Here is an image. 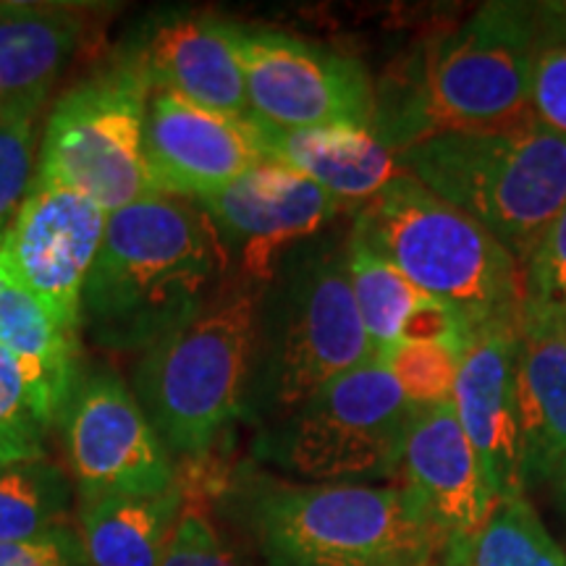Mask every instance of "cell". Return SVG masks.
<instances>
[{"instance_id":"obj_1","label":"cell","mask_w":566,"mask_h":566,"mask_svg":"<svg viewBox=\"0 0 566 566\" xmlns=\"http://www.w3.org/2000/svg\"><path fill=\"white\" fill-rule=\"evenodd\" d=\"M229 258L195 200L153 195L108 212L80 328L101 349L145 352L197 315Z\"/></svg>"},{"instance_id":"obj_2","label":"cell","mask_w":566,"mask_h":566,"mask_svg":"<svg viewBox=\"0 0 566 566\" xmlns=\"http://www.w3.org/2000/svg\"><path fill=\"white\" fill-rule=\"evenodd\" d=\"M231 512L268 566H436L438 543L405 485L289 483L239 470Z\"/></svg>"},{"instance_id":"obj_3","label":"cell","mask_w":566,"mask_h":566,"mask_svg":"<svg viewBox=\"0 0 566 566\" xmlns=\"http://www.w3.org/2000/svg\"><path fill=\"white\" fill-rule=\"evenodd\" d=\"M537 3L493 0L424 42L407 87L375 129L396 153L446 132H483L530 118Z\"/></svg>"},{"instance_id":"obj_4","label":"cell","mask_w":566,"mask_h":566,"mask_svg":"<svg viewBox=\"0 0 566 566\" xmlns=\"http://www.w3.org/2000/svg\"><path fill=\"white\" fill-rule=\"evenodd\" d=\"M265 289L233 273L197 315L142 352L132 391L174 454L208 457L247 415Z\"/></svg>"},{"instance_id":"obj_5","label":"cell","mask_w":566,"mask_h":566,"mask_svg":"<svg viewBox=\"0 0 566 566\" xmlns=\"http://www.w3.org/2000/svg\"><path fill=\"white\" fill-rule=\"evenodd\" d=\"M370 359L375 354L346 271V242L307 239L281 260L265 289L244 420L263 430Z\"/></svg>"},{"instance_id":"obj_6","label":"cell","mask_w":566,"mask_h":566,"mask_svg":"<svg viewBox=\"0 0 566 566\" xmlns=\"http://www.w3.org/2000/svg\"><path fill=\"white\" fill-rule=\"evenodd\" d=\"M399 166L530 258L566 205V137L535 122L483 132H446L399 153Z\"/></svg>"},{"instance_id":"obj_7","label":"cell","mask_w":566,"mask_h":566,"mask_svg":"<svg viewBox=\"0 0 566 566\" xmlns=\"http://www.w3.org/2000/svg\"><path fill=\"white\" fill-rule=\"evenodd\" d=\"M354 226L415 283L475 334L525 313L522 265L475 218L401 174L357 210Z\"/></svg>"},{"instance_id":"obj_8","label":"cell","mask_w":566,"mask_h":566,"mask_svg":"<svg viewBox=\"0 0 566 566\" xmlns=\"http://www.w3.org/2000/svg\"><path fill=\"white\" fill-rule=\"evenodd\" d=\"M412 415L391 370L370 359L258 430L254 457L302 483L378 485L399 475Z\"/></svg>"},{"instance_id":"obj_9","label":"cell","mask_w":566,"mask_h":566,"mask_svg":"<svg viewBox=\"0 0 566 566\" xmlns=\"http://www.w3.org/2000/svg\"><path fill=\"white\" fill-rule=\"evenodd\" d=\"M150 92L124 61L63 92L42 132L34 179L87 197L105 212L160 195L145 155Z\"/></svg>"},{"instance_id":"obj_10","label":"cell","mask_w":566,"mask_h":566,"mask_svg":"<svg viewBox=\"0 0 566 566\" xmlns=\"http://www.w3.org/2000/svg\"><path fill=\"white\" fill-rule=\"evenodd\" d=\"M252 122L273 129L373 126L378 95L363 61L294 34L231 21Z\"/></svg>"},{"instance_id":"obj_11","label":"cell","mask_w":566,"mask_h":566,"mask_svg":"<svg viewBox=\"0 0 566 566\" xmlns=\"http://www.w3.org/2000/svg\"><path fill=\"white\" fill-rule=\"evenodd\" d=\"M59 424L71 475L84 499L153 495L179 488L171 451L116 373L80 375Z\"/></svg>"},{"instance_id":"obj_12","label":"cell","mask_w":566,"mask_h":566,"mask_svg":"<svg viewBox=\"0 0 566 566\" xmlns=\"http://www.w3.org/2000/svg\"><path fill=\"white\" fill-rule=\"evenodd\" d=\"M195 202L208 212L226 258L237 252V275L258 283H271L294 247L346 210L307 176L271 160Z\"/></svg>"},{"instance_id":"obj_13","label":"cell","mask_w":566,"mask_h":566,"mask_svg":"<svg viewBox=\"0 0 566 566\" xmlns=\"http://www.w3.org/2000/svg\"><path fill=\"white\" fill-rule=\"evenodd\" d=\"M108 212L71 189L34 179L0 252L48 315L80 336L82 294L101 252Z\"/></svg>"},{"instance_id":"obj_14","label":"cell","mask_w":566,"mask_h":566,"mask_svg":"<svg viewBox=\"0 0 566 566\" xmlns=\"http://www.w3.org/2000/svg\"><path fill=\"white\" fill-rule=\"evenodd\" d=\"M399 475L436 537L438 562L470 546L491 516L495 499L451 401L415 409Z\"/></svg>"},{"instance_id":"obj_15","label":"cell","mask_w":566,"mask_h":566,"mask_svg":"<svg viewBox=\"0 0 566 566\" xmlns=\"http://www.w3.org/2000/svg\"><path fill=\"white\" fill-rule=\"evenodd\" d=\"M520 321L488 323L472 334L454 384L457 420L483 467L493 499L525 493L516 357Z\"/></svg>"},{"instance_id":"obj_16","label":"cell","mask_w":566,"mask_h":566,"mask_svg":"<svg viewBox=\"0 0 566 566\" xmlns=\"http://www.w3.org/2000/svg\"><path fill=\"white\" fill-rule=\"evenodd\" d=\"M118 61L129 63L155 92L231 118H252L231 21L208 13H160L132 34Z\"/></svg>"},{"instance_id":"obj_17","label":"cell","mask_w":566,"mask_h":566,"mask_svg":"<svg viewBox=\"0 0 566 566\" xmlns=\"http://www.w3.org/2000/svg\"><path fill=\"white\" fill-rule=\"evenodd\" d=\"M145 155L160 195L197 197L265 163L252 118H231L168 92H150Z\"/></svg>"},{"instance_id":"obj_18","label":"cell","mask_w":566,"mask_h":566,"mask_svg":"<svg viewBox=\"0 0 566 566\" xmlns=\"http://www.w3.org/2000/svg\"><path fill=\"white\" fill-rule=\"evenodd\" d=\"M346 271L375 359L399 344H443L464 354L470 325L420 292L354 223L346 237Z\"/></svg>"},{"instance_id":"obj_19","label":"cell","mask_w":566,"mask_h":566,"mask_svg":"<svg viewBox=\"0 0 566 566\" xmlns=\"http://www.w3.org/2000/svg\"><path fill=\"white\" fill-rule=\"evenodd\" d=\"M254 124L263 158L307 176L344 208H365L394 179H399V153L373 126H315L273 129Z\"/></svg>"},{"instance_id":"obj_20","label":"cell","mask_w":566,"mask_h":566,"mask_svg":"<svg viewBox=\"0 0 566 566\" xmlns=\"http://www.w3.org/2000/svg\"><path fill=\"white\" fill-rule=\"evenodd\" d=\"M87 34L69 3H0V113H38Z\"/></svg>"},{"instance_id":"obj_21","label":"cell","mask_w":566,"mask_h":566,"mask_svg":"<svg viewBox=\"0 0 566 566\" xmlns=\"http://www.w3.org/2000/svg\"><path fill=\"white\" fill-rule=\"evenodd\" d=\"M516 396L525 483L554 480L566 459V336L554 317L522 313Z\"/></svg>"},{"instance_id":"obj_22","label":"cell","mask_w":566,"mask_h":566,"mask_svg":"<svg viewBox=\"0 0 566 566\" xmlns=\"http://www.w3.org/2000/svg\"><path fill=\"white\" fill-rule=\"evenodd\" d=\"M0 346L17 359L42 412L59 424L80 380V336L63 331L0 252Z\"/></svg>"},{"instance_id":"obj_23","label":"cell","mask_w":566,"mask_h":566,"mask_svg":"<svg viewBox=\"0 0 566 566\" xmlns=\"http://www.w3.org/2000/svg\"><path fill=\"white\" fill-rule=\"evenodd\" d=\"M181 506V488L84 499L80 537L90 566H160Z\"/></svg>"},{"instance_id":"obj_24","label":"cell","mask_w":566,"mask_h":566,"mask_svg":"<svg viewBox=\"0 0 566 566\" xmlns=\"http://www.w3.org/2000/svg\"><path fill=\"white\" fill-rule=\"evenodd\" d=\"M436 566H566V551L522 493L495 499L475 541Z\"/></svg>"},{"instance_id":"obj_25","label":"cell","mask_w":566,"mask_h":566,"mask_svg":"<svg viewBox=\"0 0 566 566\" xmlns=\"http://www.w3.org/2000/svg\"><path fill=\"white\" fill-rule=\"evenodd\" d=\"M71 501L69 478L59 464H0V543L30 541L61 525Z\"/></svg>"},{"instance_id":"obj_26","label":"cell","mask_w":566,"mask_h":566,"mask_svg":"<svg viewBox=\"0 0 566 566\" xmlns=\"http://www.w3.org/2000/svg\"><path fill=\"white\" fill-rule=\"evenodd\" d=\"M53 424L17 359L0 346V464L45 459Z\"/></svg>"},{"instance_id":"obj_27","label":"cell","mask_w":566,"mask_h":566,"mask_svg":"<svg viewBox=\"0 0 566 566\" xmlns=\"http://www.w3.org/2000/svg\"><path fill=\"white\" fill-rule=\"evenodd\" d=\"M530 118L566 137V3H537Z\"/></svg>"},{"instance_id":"obj_28","label":"cell","mask_w":566,"mask_h":566,"mask_svg":"<svg viewBox=\"0 0 566 566\" xmlns=\"http://www.w3.org/2000/svg\"><path fill=\"white\" fill-rule=\"evenodd\" d=\"M462 352L443 344H399L384 363L415 409L451 401Z\"/></svg>"},{"instance_id":"obj_29","label":"cell","mask_w":566,"mask_h":566,"mask_svg":"<svg viewBox=\"0 0 566 566\" xmlns=\"http://www.w3.org/2000/svg\"><path fill=\"white\" fill-rule=\"evenodd\" d=\"M34 118L38 113H0V247L34 181Z\"/></svg>"},{"instance_id":"obj_30","label":"cell","mask_w":566,"mask_h":566,"mask_svg":"<svg viewBox=\"0 0 566 566\" xmlns=\"http://www.w3.org/2000/svg\"><path fill=\"white\" fill-rule=\"evenodd\" d=\"M525 315L562 321L566 315V205L522 263Z\"/></svg>"},{"instance_id":"obj_31","label":"cell","mask_w":566,"mask_h":566,"mask_svg":"<svg viewBox=\"0 0 566 566\" xmlns=\"http://www.w3.org/2000/svg\"><path fill=\"white\" fill-rule=\"evenodd\" d=\"M160 566H252L197 512H181Z\"/></svg>"},{"instance_id":"obj_32","label":"cell","mask_w":566,"mask_h":566,"mask_svg":"<svg viewBox=\"0 0 566 566\" xmlns=\"http://www.w3.org/2000/svg\"><path fill=\"white\" fill-rule=\"evenodd\" d=\"M0 566H90V562L82 537L59 525L30 541L0 543Z\"/></svg>"},{"instance_id":"obj_33","label":"cell","mask_w":566,"mask_h":566,"mask_svg":"<svg viewBox=\"0 0 566 566\" xmlns=\"http://www.w3.org/2000/svg\"><path fill=\"white\" fill-rule=\"evenodd\" d=\"M551 483H554L558 501H562V506L566 509V459H564V464L558 467V472L554 475V480H551Z\"/></svg>"},{"instance_id":"obj_34","label":"cell","mask_w":566,"mask_h":566,"mask_svg":"<svg viewBox=\"0 0 566 566\" xmlns=\"http://www.w3.org/2000/svg\"><path fill=\"white\" fill-rule=\"evenodd\" d=\"M558 323H562V331H564V336H566V315H564L562 321H558Z\"/></svg>"}]
</instances>
